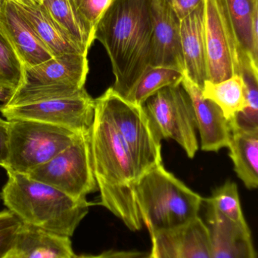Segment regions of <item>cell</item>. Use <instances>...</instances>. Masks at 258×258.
Wrapping results in <instances>:
<instances>
[{"label":"cell","instance_id":"33","mask_svg":"<svg viewBox=\"0 0 258 258\" xmlns=\"http://www.w3.org/2000/svg\"><path fill=\"white\" fill-rule=\"evenodd\" d=\"M14 92H15V90L12 88L7 87V86L0 84V101L6 104L12 98Z\"/></svg>","mask_w":258,"mask_h":258},{"label":"cell","instance_id":"9","mask_svg":"<svg viewBox=\"0 0 258 258\" xmlns=\"http://www.w3.org/2000/svg\"><path fill=\"white\" fill-rule=\"evenodd\" d=\"M143 107L161 138L174 140L193 159L198 150L196 121L190 97L182 84L161 89Z\"/></svg>","mask_w":258,"mask_h":258},{"label":"cell","instance_id":"32","mask_svg":"<svg viewBox=\"0 0 258 258\" xmlns=\"http://www.w3.org/2000/svg\"><path fill=\"white\" fill-rule=\"evenodd\" d=\"M74 258H150V252L139 251L109 250L99 254H82Z\"/></svg>","mask_w":258,"mask_h":258},{"label":"cell","instance_id":"4","mask_svg":"<svg viewBox=\"0 0 258 258\" xmlns=\"http://www.w3.org/2000/svg\"><path fill=\"white\" fill-rule=\"evenodd\" d=\"M132 199L149 234L171 230L198 218L204 199L167 171L163 163L137 177Z\"/></svg>","mask_w":258,"mask_h":258},{"label":"cell","instance_id":"30","mask_svg":"<svg viewBox=\"0 0 258 258\" xmlns=\"http://www.w3.org/2000/svg\"><path fill=\"white\" fill-rule=\"evenodd\" d=\"M10 122L0 118V166L6 169L9 156Z\"/></svg>","mask_w":258,"mask_h":258},{"label":"cell","instance_id":"24","mask_svg":"<svg viewBox=\"0 0 258 258\" xmlns=\"http://www.w3.org/2000/svg\"><path fill=\"white\" fill-rule=\"evenodd\" d=\"M185 74L166 68H148L138 82L129 101L143 105L148 98L164 88L181 84Z\"/></svg>","mask_w":258,"mask_h":258},{"label":"cell","instance_id":"27","mask_svg":"<svg viewBox=\"0 0 258 258\" xmlns=\"http://www.w3.org/2000/svg\"><path fill=\"white\" fill-rule=\"evenodd\" d=\"M42 6L48 16L65 31L70 39L83 53L87 54L89 47L76 23L68 0H42Z\"/></svg>","mask_w":258,"mask_h":258},{"label":"cell","instance_id":"26","mask_svg":"<svg viewBox=\"0 0 258 258\" xmlns=\"http://www.w3.org/2000/svg\"><path fill=\"white\" fill-rule=\"evenodd\" d=\"M204 201L207 207L228 221L237 224H247L242 212L237 184L234 182H226L212 192V197L204 199Z\"/></svg>","mask_w":258,"mask_h":258},{"label":"cell","instance_id":"13","mask_svg":"<svg viewBox=\"0 0 258 258\" xmlns=\"http://www.w3.org/2000/svg\"><path fill=\"white\" fill-rule=\"evenodd\" d=\"M150 236L151 248L159 258H211L209 231L199 217L186 225Z\"/></svg>","mask_w":258,"mask_h":258},{"label":"cell","instance_id":"10","mask_svg":"<svg viewBox=\"0 0 258 258\" xmlns=\"http://www.w3.org/2000/svg\"><path fill=\"white\" fill-rule=\"evenodd\" d=\"M207 80L219 83L240 72V49L224 0H204Z\"/></svg>","mask_w":258,"mask_h":258},{"label":"cell","instance_id":"12","mask_svg":"<svg viewBox=\"0 0 258 258\" xmlns=\"http://www.w3.org/2000/svg\"><path fill=\"white\" fill-rule=\"evenodd\" d=\"M151 41L148 68H166L185 74L181 20L167 0H151Z\"/></svg>","mask_w":258,"mask_h":258},{"label":"cell","instance_id":"6","mask_svg":"<svg viewBox=\"0 0 258 258\" xmlns=\"http://www.w3.org/2000/svg\"><path fill=\"white\" fill-rule=\"evenodd\" d=\"M125 144L138 177L162 163V138L143 105L135 104L112 87L98 97Z\"/></svg>","mask_w":258,"mask_h":258},{"label":"cell","instance_id":"1","mask_svg":"<svg viewBox=\"0 0 258 258\" xmlns=\"http://www.w3.org/2000/svg\"><path fill=\"white\" fill-rule=\"evenodd\" d=\"M151 0H115L97 24L95 40L106 48L115 77L112 89L128 100L148 68Z\"/></svg>","mask_w":258,"mask_h":258},{"label":"cell","instance_id":"15","mask_svg":"<svg viewBox=\"0 0 258 258\" xmlns=\"http://www.w3.org/2000/svg\"><path fill=\"white\" fill-rule=\"evenodd\" d=\"M211 258H257L248 223L237 224L207 207Z\"/></svg>","mask_w":258,"mask_h":258},{"label":"cell","instance_id":"16","mask_svg":"<svg viewBox=\"0 0 258 258\" xmlns=\"http://www.w3.org/2000/svg\"><path fill=\"white\" fill-rule=\"evenodd\" d=\"M0 25L13 45L24 68H32L53 57L41 42L16 3L6 0L0 12Z\"/></svg>","mask_w":258,"mask_h":258},{"label":"cell","instance_id":"36","mask_svg":"<svg viewBox=\"0 0 258 258\" xmlns=\"http://www.w3.org/2000/svg\"><path fill=\"white\" fill-rule=\"evenodd\" d=\"M6 0H0V12L3 10V7H4L5 4H6Z\"/></svg>","mask_w":258,"mask_h":258},{"label":"cell","instance_id":"11","mask_svg":"<svg viewBox=\"0 0 258 258\" xmlns=\"http://www.w3.org/2000/svg\"><path fill=\"white\" fill-rule=\"evenodd\" d=\"M95 107V100L85 89L71 98L12 107L3 105L0 111L8 121H37L81 134L90 132Z\"/></svg>","mask_w":258,"mask_h":258},{"label":"cell","instance_id":"29","mask_svg":"<svg viewBox=\"0 0 258 258\" xmlns=\"http://www.w3.org/2000/svg\"><path fill=\"white\" fill-rule=\"evenodd\" d=\"M23 223L10 211L0 212V258H12Z\"/></svg>","mask_w":258,"mask_h":258},{"label":"cell","instance_id":"3","mask_svg":"<svg viewBox=\"0 0 258 258\" xmlns=\"http://www.w3.org/2000/svg\"><path fill=\"white\" fill-rule=\"evenodd\" d=\"M7 173L1 198L8 210L26 225L68 237L74 235L89 212L90 203L74 200L27 174Z\"/></svg>","mask_w":258,"mask_h":258},{"label":"cell","instance_id":"7","mask_svg":"<svg viewBox=\"0 0 258 258\" xmlns=\"http://www.w3.org/2000/svg\"><path fill=\"white\" fill-rule=\"evenodd\" d=\"M10 122L7 172L28 174L69 147L80 134L33 120Z\"/></svg>","mask_w":258,"mask_h":258},{"label":"cell","instance_id":"20","mask_svg":"<svg viewBox=\"0 0 258 258\" xmlns=\"http://www.w3.org/2000/svg\"><path fill=\"white\" fill-rule=\"evenodd\" d=\"M16 5L21 15L28 21L41 42L46 47L53 57L71 53L86 54L48 16L42 5L36 7H27Z\"/></svg>","mask_w":258,"mask_h":258},{"label":"cell","instance_id":"18","mask_svg":"<svg viewBox=\"0 0 258 258\" xmlns=\"http://www.w3.org/2000/svg\"><path fill=\"white\" fill-rule=\"evenodd\" d=\"M70 237L23 224L12 258H74Z\"/></svg>","mask_w":258,"mask_h":258},{"label":"cell","instance_id":"38","mask_svg":"<svg viewBox=\"0 0 258 258\" xmlns=\"http://www.w3.org/2000/svg\"><path fill=\"white\" fill-rule=\"evenodd\" d=\"M150 258H151V256H150Z\"/></svg>","mask_w":258,"mask_h":258},{"label":"cell","instance_id":"22","mask_svg":"<svg viewBox=\"0 0 258 258\" xmlns=\"http://www.w3.org/2000/svg\"><path fill=\"white\" fill-rule=\"evenodd\" d=\"M241 53L258 67V53L253 48L251 24L258 0H224Z\"/></svg>","mask_w":258,"mask_h":258},{"label":"cell","instance_id":"14","mask_svg":"<svg viewBox=\"0 0 258 258\" xmlns=\"http://www.w3.org/2000/svg\"><path fill=\"white\" fill-rule=\"evenodd\" d=\"M181 84L192 101L197 128L201 138V150L218 152L221 149L228 147L231 138V124L221 109L213 101L204 98L201 89L186 75Z\"/></svg>","mask_w":258,"mask_h":258},{"label":"cell","instance_id":"34","mask_svg":"<svg viewBox=\"0 0 258 258\" xmlns=\"http://www.w3.org/2000/svg\"><path fill=\"white\" fill-rule=\"evenodd\" d=\"M16 4L27 7H36L42 5V0H12Z\"/></svg>","mask_w":258,"mask_h":258},{"label":"cell","instance_id":"37","mask_svg":"<svg viewBox=\"0 0 258 258\" xmlns=\"http://www.w3.org/2000/svg\"><path fill=\"white\" fill-rule=\"evenodd\" d=\"M0 199H1V194H0Z\"/></svg>","mask_w":258,"mask_h":258},{"label":"cell","instance_id":"17","mask_svg":"<svg viewBox=\"0 0 258 258\" xmlns=\"http://www.w3.org/2000/svg\"><path fill=\"white\" fill-rule=\"evenodd\" d=\"M185 75L200 89L207 80L204 1L180 23Z\"/></svg>","mask_w":258,"mask_h":258},{"label":"cell","instance_id":"19","mask_svg":"<svg viewBox=\"0 0 258 258\" xmlns=\"http://www.w3.org/2000/svg\"><path fill=\"white\" fill-rule=\"evenodd\" d=\"M231 124L228 148L234 171L248 189L258 186V129L242 130Z\"/></svg>","mask_w":258,"mask_h":258},{"label":"cell","instance_id":"2","mask_svg":"<svg viewBox=\"0 0 258 258\" xmlns=\"http://www.w3.org/2000/svg\"><path fill=\"white\" fill-rule=\"evenodd\" d=\"M95 100L90 143L99 204L119 218L129 230L139 231L142 220L130 194V186L138 177L136 168L106 107L98 98Z\"/></svg>","mask_w":258,"mask_h":258},{"label":"cell","instance_id":"23","mask_svg":"<svg viewBox=\"0 0 258 258\" xmlns=\"http://www.w3.org/2000/svg\"><path fill=\"white\" fill-rule=\"evenodd\" d=\"M245 84L246 107L231 122L242 130L258 129V67L240 54V72Z\"/></svg>","mask_w":258,"mask_h":258},{"label":"cell","instance_id":"8","mask_svg":"<svg viewBox=\"0 0 258 258\" xmlns=\"http://www.w3.org/2000/svg\"><path fill=\"white\" fill-rule=\"evenodd\" d=\"M27 176L65 192L75 200H86L98 190L94 174L90 132L81 133L65 150Z\"/></svg>","mask_w":258,"mask_h":258},{"label":"cell","instance_id":"35","mask_svg":"<svg viewBox=\"0 0 258 258\" xmlns=\"http://www.w3.org/2000/svg\"><path fill=\"white\" fill-rule=\"evenodd\" d=\"M150 254H151V258H159V256L156 254V251H154V248H151V251H150Z\"/></svg>","mask_w":258,"mask_h":258},{"label":"cell","instance_id":"31","mask_svg":"<svg viewBox=\"0 0 258 258\" xmlns=\"http://www.w3.org/2000/svg\"><path fill=\"white\" fill-rule=\"evenodd\" d=\"M204 0H167L180 20L192 13Z\"/></svg>","mask_w":258,"mask_h":258},{"label":"cell","instance_id":"28","mask_svg":"<svg viewBox=\"0 0 258 258\" xmlns=\"http://www.w3.org/2000/svg\"><path fill=\"white\" fill-rule=\"evenodd\" d=\"M24 65L0 25V84L16 90L22 81Z\"/></svg>","mask_w":258,"mask_h":258},{"label":"cell","instance_id":"21","mask_svg":"<svg viewBox=\"0 0 258 258\" xmlns=\"http://www.w3.org/2000/svg\"><path fill=\"white\" fill-rule=\"evenodd\" d=\"M201 94L204 98L215 102L230 122L246 107L245 84L239 74L219 83L206 80Z\"/></svg>","mask_w":258,"mask_h":258},{"label":"cell","instance_id":"25","mask_svg":"<svg viewBox=\"0 0 258 258\" xmlns=\"http://www.w3.org/2000/svg\"><path fill=\"white\" fill-rule=\"evenodd\" d=\"M74 19L86 45L90 48L95 41V31L103 14L115 0H68Z\"/></svg>","mask_w":258,"mask_h":258},{"label":"cell","instance_id":"5","mask_svg":"<svg viewBox=\"0 0 258 258\" xmlns=\"http://www.w3.org/2000/svg\"><path fill=\"white\" fill-rule=\"evenodd\" d=\"M89 73L87 55L77 53L55 56L24 68L22 81L6 107L71 98L81 93Z\"/></svg>","mask_w":258,"mask_h":258}]
</instances>
